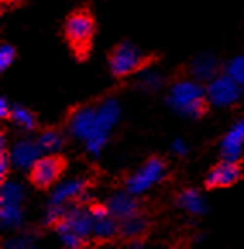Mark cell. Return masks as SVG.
<instances>
[{
  "label": "cell",
  "mask_w": 244,
  "mask_h": 249,
  "mask_svg": "<svg viewBox=\"0 0 244 249\" xmlns=\"http://www.w3.org/2000/svg\"><path fill=\"white\" fill-rule=\"evenodd\" d=\"M167 102L179 115L200 119L206 112V86L196 79H181L170 86Z\"/></svg>",
  "instance_id": "cell-1"
},
{
  "label": "cell",
  "mask_w": 244,
  "mask_h": 249,
  "mask_svg": "<svg viewBox=\"0 0 244 249\" xmlns=\"http://www.w3.org/2000/svg\"><path fill=\"white\" fill-rule=\"evenodd\" d=\"M107 208H109L110 215L115 216L117 220H126L129 216L138 215L139 205L136 201L134 195H131L128 189L126 191H117L107 201Z\"/></svg>",
  "instance_id": "cell-12"
},
{
  "label": "cell",
  "mask_w": 244,
  "mask_h": 249,
  "mask_svg": "<svg viewBox=\"0 0 244 249\" xmlns=\"http://www.w3.org/2000/svg\"><path fill=\"white\" fill-rule=\"evenodd\" d=\"M0 222L5 229L19 227L22 224V203L0 201Z\"/></svg>",
  "instance_id": "cell-17"
},
{
  "label": "cell",
  "mask_w": 244,
  "mask_h": 249,
  "mask_svg": "<svg viewBox=\"0 0 244 249\" xmlns=\"http://www.w3.org/2000/svg\"><path fill=\"white\" fill-rule=\"evenodd\" d=\"M11 119L19 129L22 131H35L37 129V117L31 110H28L26 107H19V105H14L12 107V112H11Z\"/></svg>",
  "instance_id": "cell-20"
},
{
  "label": "cell",
  "mask_w": 244,
  "mask_h": 249,
  "mask_svg": "<svg viewBox=\"0 0 244 249\" xmlns=\"http://www.w3.org/2000/svg\"><path fill=\"white\" fill-rule=\"evenodd\" d=\"M64 169H66V161L62 157H58L57 153H45L31 167L29 180L38 189H48L58 182V179L64 174Z\"/></svg>",
  "instance_id": "cell-4"
},
{
  "label": "cell",
  "mask_w": 244,
  "mask_h": 249,
  "mask_svg": "<svg viewBox=\"0 0 244 249\" xmlns=\"http://www.w3.org/2000/svg\"><path fill=\"white\" fill-rule=\"evenodd\" d=\"M93 225H95V218L91 216L90 210L71 208L58 220L54 229L58 234H74L86 241L88 235H93Z\"/></svg>",
  "instance_id": "cell-8"
},
{
  "label": "cell",
  "mask_w": 244,
  "mask_h": 249,
  "mask_svg": "<svg viewBox=\"0 0 244 249\" xmlns=\"http://www.w3.org/2000/svg\"><path fill=\"white\" fill-rule=\"evenodd\" d=\"M11 167H12L11 151H7L5 148H2V153H0V177H2V180L7 177Z\"/></svg>",
  "instance_id": "cell-26"
},
{
  "label": "cell",
  "mask_w": 244,
  "mask_h": 249,
  "mask_svg": "<svg viewBox=\"0 0 244 249\" xmlns=\"http://www.w3.org/2000/svg\"><path fill=\"white\" fill-rule=\"evenodd\" d=\"M170 150H172V153L177 155V157H186V155H188V144H186V141L174 140V141H172Z\"/></svg>",
  "instance_id": "cell-27"
},
{
  "label": "cell",
  "mask_w": 244,
  "mask_h": 249,
  "mask_svg": "<svg viewBox=\"0 0 244 249\" xmlns=\"http://www.w3.org/2000/svg\"><path fill=\"white\" fill-rule=\"evenodd\" d=\"M16 59V50L12 45L9 43H4L2 47H0V71L4 72V71H7L9 67L12 66V62H14Z\"/></svg>",
  "instance_id": "cell-25"
},
{
  "label": "cell",
  "mask_w": 244,
  "mask_h": 249,
  "mask_svg": "<svg viewBox=\"0 0 244 249\" xmlns=\"http://www.w3.org/2000/svg\"><path fill=\"white\" fill-rule=\"evenodd\" d=\"M167 177V165L162 158H150L126 179V189L134 196H141Z\"/></svg>",
  "instance_id": "cell-2"
},
{
  "label": "cell",
  "mask_w": 244,
  "mask_h": 249,
  "mask_svg": "<svg viewBox=\"0 0 244 249\" xmlns=\"http://www.w3.org/2000/svg\"><path fill=\"white\" fill-rule=\"evenodd\" d=\"M164 85V77L160 76L155 71H145L141 74V79H139V86H141L145 91H155L160 86Z\"/></svg>",
  "instance_id": "cell-24"
},
{
  "label": "cell",
  "mask_w": 244,
  "mask_h": 249,
  "mask_svg": "<svg viewBox=\"0 0 244 249\" xmlns=\"http://www.w3.org/2000/svg\"><path fill=\"white\" fill-rule=\"evenodd\" d=\"M69 132L77 141H83V143H86L95 134H109L100 129L96 107H81L74 110L69 117Z\"/></svg>",
  "instance_id": "cell-7"
},
{
  "label": "cell",
  "mask_w": 244,
  "mask_h": 249,
  "mask_svg": "<svg viewBox=\"0 0 244 249\" xmlns=\"http://www.w3.org/2000/svg\"><path fill=\"white\" fill-rule=\"evenodd\" d=\"M0 201L7 203H22L24 201V189L21 184L12 182V180H5L0 189Z\"/></svg>",
  "instance_id": "cell-22"
},
{
  "label": "cell",
  "mask_w": 244,
  "mask_h": 249,
  "mask_svg": "<svg viewBox=\"0 0 244 249\" xmlns=\"http://www.w3.org/2000/svg\"><path fill=\"white\" fill-rule=\"evenodd\" d=\"M177 206L184 212L191 213L194 216H201L208 212V206L205 203V198L196 189H186L177 196Z\"/></svg>",
  "instance_id": "cell-16"
},
{
  "label": "cell",
  "mask_w": 244,
  "mask_h": 249,
  "mask_svg": "<svg viewBox=\"0 0 244 249\" xmlns=\"http://www.w3.org/2000/svg\"><path fill=\"white\" fill-rule=\"evenodd\" d=\"M4 2H7V4H14V2H19V0H4Z\"/></svg>",
  "instance_id": "cell-29"
},
{
  "label": "cell",
  "mask_w": 244,
  "mask_h": 249,
  "mask_svg": "<svg viewBox=\"0 0 244 249\" xmlns=\"http://www.w3.org/2000/svg\"><path fill=\"white\" fill-rule=\"evenodd\" d=\"M64 35L76 52H88L95 35V21L88 12H74L66 21Z\"/></svg>",
  "instance_id": "cell-5"
},
{
  "label": "cell",
  "mask_w": 244,
  "mask_h": 249,
  "mask_svg": "<svg viewBox=\"0 0 244 249\" xmlns=\"http://www.w3.org/2000/svg\"><path fill=\"white\" fill-rule=\"evenodd\" d=\"M120 220H117L112 215H105L102 218L95 220V225H93V235L100 241H109L112 239L117 232H120Z\"/></svg>",
  "instance_id": "cell-18"
},
{
  "label": "cell",
  "mask_w": 244,
  "mask_h": 249,
  "mask_svg": "<svg viewBox=\"0 0 244 249\" xmlns=\"http://www.w3.org/2000/svg\"><path fill=\"white\" fill-rule=\"evenodd\" d=\"M219 60L215 55L211 53H201L193 60V64L189 66V72L193 76V79L200 81V83H208L215 76H219Z\"/></svg>",
  "instance_id": "cell-14"
},
{
  "label": "cell",
  "mask_w": 244,
  "mask_h": 249,
  "mask_svg": "<svg viewBox=\"0 0 244 249\" xmlns=\"http://www.w3.org/2000/svg\"><path fill=\"white\" fill-rule=\"evenodd\" d=\"M244 150V119H239L225 132L220 141V155L224 160L237 161Z\"/></svg>",
  "instance_id": "cell-11"
},
{
  "label": "cell",
  "mask_w": 244,
  "mask_h": 249,
  "mask_svg": "<svg viewBox=\"0 0 244 249\" xmlns=\"http://www.w3.org/2000/svg\"><path fill=\"white\" fill-rule=\"evenodd\" d=\"M146 62H148V59L145 57V53L129 41L117 45L109 59L110 72L115 77L131 76V74L141 71L146 66Z\"/></svg>",
  "instance_id": "cell-3"
},
{
  "label": "cell",
  "mask_w": 244,
  "mask_h": 249,
  "mask_svg": "<svg viewBox=\"0 0 244 249\" xmlns=\"http://www.w3.org/2000/svg\"><path fill=\"white\" fill-rule=\"evenodd\" d=\"M43 150L37 141L31 140H19L18 143H14L11 150V158H12V167L19 170H31L35 163L38 161V158L43 157Z\"/></svg>",
  "instance_id": "cell-9"
},
{
  "label": "cell",
  "mask_w": 244,
  "mask_h": 249,
  "mask_svg": "<svg viewBox=\"0 0 244 249\" xmlns=\"http://www.w3.org/2000/svg\"><path fill=\"white\" fill-rule=\"evenodd\" d=\"M146 227H148L146 220L139 215H134L120 222V234H122V237L132 241V239H139V235L145 234Z\"/></svg>",
  "instance_id": "cell-21"
},
{
  "label": "cell",
  "mask_w": 244,
  "mask_h": 249,
  "mask_svg": "<svg viewBox=\"0 0 244 249\" xmlns=\"http://www.w3.org/2000/svg\"><path fill=\"white\" fill-rule=\"evenodd\" d=\"M243 95V86L237 85L229 74H219L206 83L208 103L219 108L232 107Z\"/></svg>",
  "instance_id": "cell-6"
},
{
  "label": "cell",
  "mask_w": 244,
  "mask_h": 249,
  "mask_svg": "<svg viewBox=\"0 0 244 249\" xmlns=\"http://www.w3.org/2000/svg\"><path fill=\"white\" fill-rule=\"evenodd\" d=\"M225 74H229L237 85L244 86V55H237L227 62Z\"/></svg>",
  "instance_id": "cell-23"
},
{
  "label": "cell",
  "mask_w": 244,
  "mask_h": 249,
  "mask_svg": "<svg viewBox=\"0 0 244 249\" xmlns=\"http://www.w3.org/2000/svg\"><path fill=\"white\" fill-rule=\"evenodd\" d=\"M38 144L43 153H58L64 148V136L57 129H47L38 136Z\"/></svg>",
  "instance_id": "cell-19"
},
{
  "label": "cell",
  "mask_w": 244,
  "mask_h": 249,
  "mask_svg": "<svg viewBox=\"0 0 244 249\" xmlns=\"http://www.w3.org/2000/svg\"><path fill=\"white\" fill-rule=\"evenodd\" d=\"M11 112H12V105L9 103V100L7 98L0 100V117L9 119V117H11Z\"/></svg>",
  "instance_id": "cell-28"
},
{
  "label": "cell",
  "mask_w": 244,
  "mask_h": 249,
  "mask_svg": "<svg viewBox=\"0 0 244 249\" xmlns=\"http://www.w3.org/2000/svg\"><path fill=\"white\" fill-rule=\"evenodd\" d=\"M86 191V180L83 179H67L64 182H58L54 187L50 196V205L66 206L67 203L76 201Z\"/></svg>",
  "instance_id": "cell-13"
},
{
  "label": "cell",
  "mask_w": 244,
  "mask_h": 249,
  "mask_svg": "<svg viewBox=\"0 0 244 249\" xmlns=\"http://www.w3.org/2000/svg\"><path fill=\"white\" fill-rule=\"evenodd\" d=\"M239 179H241V167L237 165V161L224 160L208 172L205 184L210 189H219V187L234 186Z\"/></svg>",
  "instance_id": "cell-10"
},
{
  "label": "cell",
  "mask_w": 244,
  "mask_h": 249,
  "mask_svg": "<svg viewBox=\"0 0 244 249\" xmlns=\"http://www.w3.org/2000/svg\"><path fill=\"white\" fill-rule=\"evenodd\" d=\"M96 117H98V125L103 132H109L119 124L120 119V107L117 100L107 98L100 105H96Z\"/></svg>",
  "instance_id": "cell-15"
}]
</instances>
